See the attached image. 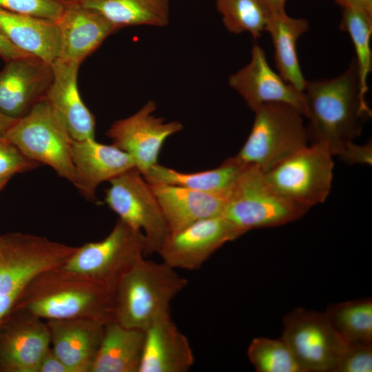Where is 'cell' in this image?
Listing matches in <instances>:
<instances>
[{
    "label": "cell",
    "mask_w": 372,
    "mask_h": 372,
    "mask_svg": "<svg viewBox=\"0 0 372 372\" xmlns=\"http://www.w3.org/2000/svg\"><path fill=\"white\" fill-rule=\"evenodd\" d=\"M12 310L45 320L85 318L105 325L114 321L115 291L103 282L60 265L34 276Z\"/></svg>",
    "instance_id": "6da1fadb"
},
{
    "label": "cell",
    "mask_w": 372,
    "mask_h": 372,
    "mask_svg": "<svg viewBox=\"0 0 372 372\" xmlns=\"http://www.w3.org/2000/svg\"><path fill=\"white\" fill-rule=\"evenodd\" d=\"M303 92L309 140L326 144L333 156L360 135L364 122L372 116L360 92L354 58L335 78L307 81Z\"/></svg>",
    "instance_id": "7a4b0ae2"
},
{
    "label": "cell",
    "mask_w": 372,
    "mask_h": 372,
    "mask_svg": "<svg viewBox=\"0 0 372 372\" xmlns=\"http://www.w3.org/2000/svg\"><path fill=\"white\" fill-rule=\"evenodd\" d=\"M141 258L125 272L115 289L114 321L145 331L170 316V304L187 280L164 262Z\"/></svg>",
    "instance_id": "3957f363"
},
{
    "label": "cell",
    "mask_w": 372,
    "mask_h": 372,
    "mask_svg": "<svg viewBox=\"0 0 372 372\" xmlns=\"http://www.w3.org/2000/svg\"><path fill=\"white\" fill-rule=\"evenodd\" d=\"M250 134L235 156L242 164L266 172L308 145L302 114L284 103H267L256 110Z\"/></svg>",
    "instance_id": "277c9868"
},
{
    "label": "cell",
    "mask_w": 372,
    "mask_h": 372,
    "mask_svg": "<svg viewBox=\"0 0 372 372\" xmlns=\"http://www.w3.org/2000/svg\"><path fill=\"white\" fill-rule=\"evenodd\" d=\"M63 243L20 232L0 236V323L12 311L28 283L66 260Z\"/></svg>",
    "instance_id": "5b68a950"
},
{
    "label": "cell",
    "mask_w": 372,
    "mask_h": 372,
    "mask_svg": "<svg viewBox=\"0 0 372 372\" xmlns=\"http://www.w3.org/2000/svg\"><path fill=\"white\" fill-rule=\"evenodd\" d=\"M308 210L274 191L258 167L247 165L230 189L223 216L246 233L297 220Z\"/></svg>",
    "instance_id": "8992f818"
},
{
    "label": "cell",
    "mask_w": 372,
    "mask_h": 372,
    "mask_svg": "<svg viewBox=\"0 0 372 372\" xmlns=\"http://www.w3.org/2000/svg\"><path fill=\"white\" fill-rule=\"evenodd\" d=\"M5 136L28 158L50 166L58 176L74 185L73 138L45 100L17 119Z\"/></svg>",
    "instance_id": "52a82bcc"
},
{
    "label": "cell",
    "mask_w": 372,
    "mask_h": 372,
    "mask_svg": "<svg viewBox=\"0 0 372 372\" xmlns=\"http://www.w3.org/2000/svg\"><path fill=\"white\" fill-rule=\"evenodd\" d=\"M333 156L326 144L311 143L264 176L280 195L309 209L324 202L330 193Z\"/></svg>",
    "instance_id": "ba28073f"
},
{
    "label": "cell",
    "mask_w": 372,
    "mask_h": 372,
    "mask_svg": "<svg viewBox=\"0 0 372 372\" xmlns=\"http://www.w3.org/2000/svg\"><path fill=\"white\" fill-rule=\"evenodd\" d=\"M145 249L143 232L118 218L104 239L76 247L62 267L114 289L125 272L144 256Z\"/></svg>",
    "instance_id": "9c48e42d"
},
{
    "label": "cell",
    "mask_w": 372,
    "mask_h": 372,
    "mask_svg": "<svg viewBox=\"0 0 372 372\" xmlns=\"http://www.w3.org/2000/svg\"><path fill=\"white\" fill-rule=\"evenodd\" d=\"M109 182L105 203L119 219L143 232L145 257L158 254L170 231L149 183L136 167Z\"/></svg>",
    "instance_id": "30bf717a"
},
{
    "label": "cell",
    "mask_w": 372,
    "mask_h": 372,
    "mask_svg": "<svg viewBox=\"0 0 372 372\" xmlns=\"http://www.w3.org/2000/svg\"><path fill=\"white\" fill-rule=\"evenodd\" d=\"M281 338L302 372H334L347 344L324 313L296 308L283 318Z\"/></svg>",
    "instance_id": "8fae6325"
},
{
    "label": "cell",
    "mask_w": 372,
    "mask_h": 372,
    "mask_svg": "<svg viewBox=\"0 0 372 372\" xmlns=\"http://www.w3.org/2000/svg\"><path fill=\"white\" fill-rule=\"evenodd\" d=\"M244 234L223 215L211 217L170 232L158 254L175 269L197 270L223 245Z\"/></svg>",
    "instance_id": "7c38bea8"
},
{
    "label": "cell",
    "mask_w": 372,
    "mask_h": 372,
    "mask_svg": "<svg viewBox=\"0 0 372 372\" xmlns=\"http://www.w3.org/2000/svg\"><path fill=\"white\" fill-rule=\"evenodd\" d=\"M156 103L149 101L133 115L115 121L106 133L114 145L132 156L142 175L158 164L166 139L183 130L178 121L156 117Z\"/></svg>",
    "instance_id": "4fadbf2b"
},
{
    "label": "cell",
    "mask_w": 372,
    "mask_h": 372,
    "mask_svg": "<svg viewBox=\"0 0 372 372\" xmlns=\"http://www.w3.org/2000/svg\"><path fill=\"white\" fill-rule=\"evenodd\" d=\"M50 344L46 322L12 310L0 323V372H37Z\"/></svg>",
    "instance_id": "5bb4252c"
},
{
    "label": "cell",
    "mask_w": 372,
    "mask_h": 372,
    "mask_svg": "<svg viewBox=\"0 0 372 372\" xmlns=\"http://www.w3.org/2000/svg\"><path fill=\"white\" fill-rule=\"evenodd\" d=\"M52 64L28 56L6 61L0 71V113L19 119L44 100L53 80Z\"/></svg>",
    "instance_id": "9a60e30c"
},
{
    "label": "cell",
    "mask_w": 372,
    "mask_h": 372,
    "mask_svg": "<svg viewBox=\"0 0 372 372\" xmlns=\"http://www.w3.org/2000/svg\"><path fill=\"white\" fill-rule=\"evenodd\" d=\"M229 83L252 111L265 103H284L304 116V92L286 82L270 67L265 51L258 44L252 47L249 63L231 74Z\"/></svg>",
    "instance_id": "2e32d148"
},
{
    "label": "cell",
    "mask_w": 372,
    "mask_h": 372,
    "mask_svg": "<svg viewBox=\"0 0 372 372\" xmlns=\"http://www.w3.org/2000/svg\"><path fill=\"white\" fill-rule=\"evenodd\" d=\"M80 65L61 58L53 62V80L44 99L75 141L94 138L95 134L94 117L78 90Z\"/></svg>",
    "instance_id": "e0dca14e"
},
{
    "label": "cell",
    "mask_w": 372,
    "mask_h": 372,
    "mask_svg": "<svg viewBox=\"0 0 372 372\" xmlns=\"http://www.w3.org/2000/svg\"><path fill=\"white\" fill-rule=\"evenodd\" d=\"M74 186L87 199L96 200L99 185L136 167L130 155L113 144L105 145L94 138L73 140Z\"/></svg>",
    "instance_id": "ac0fdd59"
},
{
    "label": "cell",
    "mask_w": 372,
    "mask_h": 372,
    "mask_svg": "<svg viewBox=\"0 0 372 372\" xmlns=\"http://www.w3.org/2000/svg\"><path fill=\"white\" fill-rule=\"evenodd\" d=\"M57 23L61 37L59 58L80 63L118 30L101 14L81 6L76 0H65Z\"/></svg>",
    "instance_id": "d6986e66"
},
{
    "label": "cell",
    "mask_w": 372,
    "mask_h": 372,
    "mask_svg": "<svg viewBox=\"0 0 372 372\" xmlns=\"http://www.w3.org/2000/svg\"><path fill=\"white\" fill-rule=\"evenodd\" d=\"M46 323L51 348L70 372H90L105 325L85 318L49 320Z\"/></svg>",
    "instance_id": "ffe728a7"
},
{
    "label": "cell",
    "mask_w": 372,
    "mask_h": 372,
    "mask_svg": "<svg viewBox=\"0 0 372 372\" xmlns=\"http://www.w3.org/2000/svg\"><path fill=\"white\" fill-rule=\"evenodd\" d=\"M149 185L170 232L200 220L223 215L229 194L205 192L165 183Z\"/></svg>",
    "instance_id": "44dd1931"
},
{
    "label": "cell",
    "mask_w": 372,
    "mask_h": 372,
    "mask_svg": "<svg viewBox=\"0 0 372 372\" xmlns=\"http://www.w3.org/2000/svg\"><path fill=\"white\" fill-rule=\"evenodd\" d=\"M144 333L138 372H186L192 367V349L171 316L154 322Z\"/></svg>",
    "instance_id": "7402d4cb"
},
{
    "label": "cell",
    "mask_w": 372,
    "mask_h": 372,
    "mask_svg": "<svg viewBox=\"0 0 372 372\" xmlns=\"http://www.w3.org/2000/svg\"><path fill=\"white\" fill-rule=\"evenodd\" d=\"M0 29L17 48L52 64L61 54L57 21L0 8Z\"/></svg>",
    "instance_id": "603a6c76"
},
{
    "label": "cell",
    "mask_w": 372,
    "mask_h": 372,
    "mask_svg": "<svg viewBox=\"0 0 372 372\" xmlns=\"http://www.w3.org/2000/svg\"><path fill=\"white\" fill-rule=\"evenodd\" d=\"M144 338L143 330L116 321L106 324L90 372H138Z\"/></svg>",
    "instance_id": "cb8c5ba5"
},
{
    "label": "cell",
    "mask_w": 372,
    "mask_h": 372,
    "mask_svg": "<svg viewBox=\"0 0 372 372\" xmlns=\"http://www.w3.org/2000/svg\"><path fill=\"white\" fill-rule=\"evenodd\" d=\"M309 27L306 19L291 17L284 11L269 15L265 29L272 40L278 74L300 92L304 91L307 80L300 65L297 43Z\"/></svg>",
    "instance_id": "d4e9b609"
},
{
    "label": "cell",
    "mask_w": 372,
    "mask_h": 372,
    "mask_svg": "<svg viewBox=\"0 0 372 372\" xmlns=\"http://www.w3.org/2000/svg\"><path fill=\"white\" fill-rule=\"evenodd\" d=\"M245 166L236 156L225 159L216 168L192 173L178 172L158 163L143 176L149 183H165L205 192L229 194Z\"/></svg>",
    "instance_id": "484cf974"
},
{
    "label": "cell",
    "mask_w": 372,
    "mask_h": 372,
    "mask_svg": "<svg viewBox=\"0 0 372 372\" xmlns=\"http://www.w3.org/2000/svg\"><path fill=\"white\" fill-rule=\"evenodd\" d=\"M93 9L118 29L127 26L167 25L169 20V0H76Z\"/></svg>",
    "instance_id": "4316f807"
},
{
    "label": "cell",
    "mask_w": 372,
    "mask_h": 372,
    "mask_svg": "<svg viewBox=\"0 0 372 372\" xmlns=\"http://www.w3.org/2000/svg\"><path fill=\"white\" fill-rule=\"evenodd\" d=\"M324 314L347 343H372V300L362 298L329 305Z\"/></svg>",
    "instance_id": "83f0119b"
},
{
    "label": "cell",
    "mask_w": 372,
    "mask_h": 372,
    "mask_svg": "<svg viewBox=\"0 0 372 372\" xmlns=\"http://www.w3.org/2000/svg\"><path fill=\"white\" fill-rule=\"evenodd\" d=\"M343 8L340 28L349 34L354 46L360 92L366 99L368 76L372 69V17L352 6Z\"/></svg>",
    "instance_id": "f1b7e54d"
},
{
    "label": "cell",
    "mask_w": 372,
    "mask_h": 372,
    "mask_svg": "<svg viewBox=\"0 0 372 372\" xmlns=\"http://www.w3.org/2000/svg\"><path fill=\"white\" fill-rule=\"evenodd\" d=\"M216 4L229 32H247L257 39L265 30L269 14L259 0H216Z\"/></svg>",
    "instance_id": "f546056e"
},
{
    "label": "cell",
    "mask_w": 372,
    "mask_h": 372,
    "mask_svg": "<svg viewBox=\"0 0 372 372\" xmlns=\"http://www.w3.org/2000/svg\"><path fill=\"white\" fill-rule=\"evenodd\" d=\"M247 356L258 372H302L292 351L280 337L252 340Z\"/></svg>",
    "instance_id": "4dcf8cb0"
},
{
    "label": "cell",
    "mask_w": 372,
    "mask_h": 372,
    "mask_svg": "<svg viewBox=\"0 0 372 372\" xmlns=\"http://www.w3.org/2000/svg\"><path fill=\"white\" fill-rule=\"evenodd\" d=\"M65 0H0V8L57 21Z\"/></svg>",
    "instance_id": "1f68e13d"
},
{
    "label": "cell",
    "mask_w": 372,
    "mask_h": 372,
    "mask_svg": "<svg viewBox=\"0 0 372 372\" xmlns=\"http://www.w3.org/2000/svg\"><path fill=\"white\" fill-rule=\"evenodd\" d=\"M39 164L25 156L5 136H0V178L12 177L37 168Z\"/></svg>",
    "instance_id": "d6a6232c"
},
{
    "label": "cell",
    "mask_w": 372,
    "mask_h": 372,
    "mask_svg": "<svg viewBox=\"0 0 372 372\" xmlns=\"http://www.w3.org/2000/svg\"><path fill=\"white\" fill-rule=\"evenodd\" d=\"M372 343H347L334 372H371Z\"/></svg>",
    "instance_id": "836d02e7"
},
{
    "label": "cell",
    "mask_w": 372,
    "mask_h": 372,
    "mask_svg": "<svg viewBox=\"0 0 372 372\" xmlns=\"http://www.w3.org/2000/svg\"><path fill=\"white\" fill-rule=\"evenodd\" d=\"M337 156L348 165L362 164L371 165V140L362 145L351 142L346 145Z\"/></svg>",
    "instance_id": "e575fe53"
},
{
    "label": "cell",
    "mask_w": 372,
    "mask_h": 372,
    "mask_svg": "<svg viewBox=\"0 0 372 372\" xmlns=\"http://www.w3.org/2000/svg\"><path fill=\"white\" fill-rule=\"evenodd\" d=\"M37 372H70L50 347L42 357Z\"/></svg>",
    "instance_id": "d590c367"
},
{
    "label": "cell",
    "mask_w": 372,
    "mask_h": 372,
    "mask_svg": "<svg viewBox=\"0 0 372 372\" xmlns=\"http://www.w3.org/2000/svg\"><path fill=\"white\" fill-rule=\"evenodd\" d=\"M28 56L32 55L25 53L14 46L0 29V57L1 59L6 61Z\"/></svg>",
    "instance_id": "8d00e7d4"
},
{
    "label": "cell",
    "mask_w": 372,
    "mask_h": 372,
    "mask_svg": "<svg viewBox=\"0 0 372 372\" xmlns=\"http://www.w3.org/2000/svg\"><path fill=\"white\" fill-rule=\"evenodd\" d=\"M343 7L358 8L372 17V0H335Z\"/></svg>",
    "instance_id": "74e56055"
},
{
    "label": "cell",
    "mask_w": 372,
    "mask_h": 372,
    "mask_svg": "<svg viewBox=\"0 0 372 372\" xmlns=\"http://www.w3.org/2000/svg\"><path fill=\"white\" fill-rule=\"evenodd\" d=\"M286 1L287 0H259L269 15L284 12Z\"/></svg>",
    "instance_id": "f35d334b"
},
{
    "label": "cell",
    "mask_w": 372,
    "mask_h": 372,
    "mask_svg": "<svg viewBox=\"0 0 372 372\" xmlns=\"http://www.w3.org/2000/svg\"><path fill=\"white\" fill-rule=\"evenodd\" d=\"M16 120L10 118L0 113V136H5L6 131Z\"/></svg>",
    "instance_id": "ab89813d"
},
{
    "label": "cell",
    "mask_w": 372,
    "mask_h": 372,
    "mask_svg": "<svg viewBox=\"0 0 372 372\" xmlns=\"http://www.w3.org/2000/svg\"><path fill=\"white\" fill-rule=\"evenodd\" d=\"M10 178V176L0 178V191L5 187Z\"/></svg>",
    "instance_id": "60d3db41"
}]
</instances>
